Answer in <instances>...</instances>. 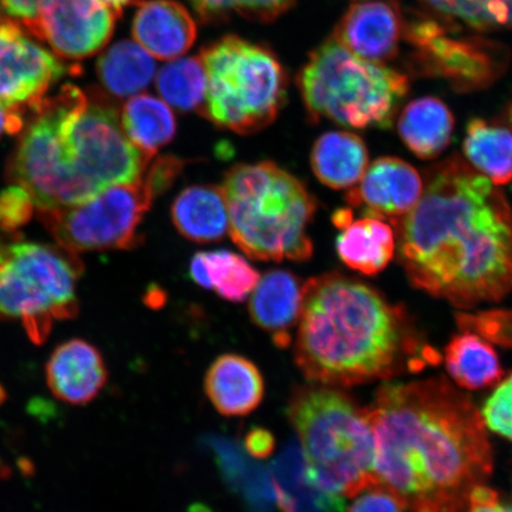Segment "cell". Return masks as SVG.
Returning <instances> with one entry per match:
<instances>
[{"instance_id":"5b68a950","label":"cell","mask_w":512,"mask_h":512,"mask_svg":"<svg viewBox=\"0 0 512 512\" xmlns=\"http://www.w3.org/2000/svg\"><path fill=\"white\" fill-rule=\"evenodd\" d=\"M229 233L236 246L261 261H307L317 201L290 172L271 162L240 164L223 182Z\"/></svg>"},{"instance_id":"ac0fdd59","label":"cell","mask_w":512,"mask_h":512,"mask_svg":"<svg viewBox=\"0 0 512 512\" xmlns=\"http://www.w3.org/2000/svg\"><path fill=\"white\" fill-rule=\"evenodd\" d=\"M204 392L219 414L242 418L261 405L265 380L258 366L247 357L224 354L211 363L204 377Z\"/></svg>"},{"instance_id":"7a4b0ae2","label":"cell","mask_w":512,"mask_h":512,"mask_svg":"<svg viewBox=\"0 0 512 512\" xmlns=\"http://www.w3.org/2000/svg\"><path fill=\"white\" fill-rule=\"evenodd\" d=\"M409 283L459 309L512 290V210L507 197L460 156L428 170L420 201L395 221Z\"/></svg>"},{"instance_id":"484cf974","label":"cell","mask_w":512,"mask_h":512,"mask_svg":"<svg viewBox=\"0 0 512 512\" xmlns=\"http://www.w3.org/2000/svg\"><path fill=\"white\" fill-rule=\"evenodd\" d=\"M445 363L453 381L467 390L494 387L504 375L496 350L471 331L452 337L445 349Z\"/></svg>"},{"instance_id":"9a60e30c","label":"cell","mask_w":512,"mask_h":512,"mask_svg":"<svg viewBox=\"0 0 512 512\" xmlns=\"http://www.w3.org/2000/svg\"><path fill=\"white\" fill-rule=\"evenodd\" d=\"M405 32L398 0H351L334 37L361 59L382 64L398 55Z\"/></svg>"},{"instance_id":"d590c367","label":"cell","mask_w":512,"mask_h":512,"mask_svg":"<svg viewBox=\"0 0 512 512\" xmlns=\"http://www.w3.org/2000/svg\"><path fill=\"white\" fill-rule=\"evenodd\" d=\"M42 0H0V19L18 25L37 40Z\"/></svg>"},{"instance_id":"5bb4252c","label":"cell","mask_w":512,"mask_h":512,"mask_svg":"<svg viewBox=\"0 0 512 512\" xmlns=\"http://www.w3.org/2000/svg\"><path fill=\"white\" fill-rule=\"evenodd\" d=\"M424 192V182L411 164L395 157L376 159L368 166L360 184L345 195L351 208L364 216L388 220L402 219L414 209Z\"/></svg>"},{"instance_id":"8d00e7d4","label":"cell","mask_w":512,"mask_h":512,"mask_svg":"<svg viewBox=\"0 0 512 512\" xmlns=\"http://www.w3.org/2000/svg\"><path fill=\"white\" fill-rule=\"evenodd\" d=\"M296 0H232L233 10L251 21L268 23L290 10Z\"/></svg>"},{"instance_id":"7bdbcfd3","label":"cell","mask_w":512,"mask_h":512,"mask_svg":"<svg viewBox=\"0 0 512 512\" xmlns=\"http://www.w3.org/2000/svg\"><path fill=\"white\" fill-rule=\"evenodd\" d=\"M100 2L110 6L113 11L120 15L121 11L127 8V6L142 4L143 0H100Z\"/></svg>"},{"instance_id":"4fadbf2b","label":"cell","mask_w":512,"mask_h":512,"mask_svg":"<svg viewBox=\"0 0 512 512\" xmlns=\"http://www.w3.org/2000/svg\"><path fill=\"white\" fill-rule=\"evenodd\" d=\"M118 16L100 0H42L37 40L62 60L87 59L110 42Z\"/></svg>"},{"instance_id":"74e56055","label":"cell","mask_w":512,"mask_h":512,"mask_svg":"<svg viewBox=\"0 0 512 512\" xmlns=\"http://www.w3.org/2000/svg\"><path fill=\"white\" fill-rule=\"evenodd\" d=\"M466 512H512V502H502L496 491L482 485L472 491Z\"/></svg>"},{"instance_id":"d6a6232c","label":"cell","mask_w":512,"mask_h":512,"mask_svg":"<svg viewBox=\"0 0 512 512\" xmlns=\"http://www.w3.org/2000/svg\"><path fill=\"white\" fill-rule=\"evenodd\" d=\"M36 204L29 191L18 184L0 191V229L14 233L27 224Z\"/></svg>"},{"instance_id":"9c48e42d","label":"cell","mask_w":512,"mask_h":512,"mask_svg":"<svg viewBox=\"0 0 512 512\" xmlns=\"http://www.w3.org/2000/svg\"><path fill=\"white\" fill-rule=\"evenodd\" d=\"M83 265L61 246L0 240V317L21 319L32 342L48 338L53 319L78 315Z\"/></svg>"},{"instance_id":"ba28073f","label":"cell","mask_w":512,"mask_h":512,"mask_svg":"<svg viewBox=\"0 0 512 512\" xmlns=\"http://www.w3.org/2000/svg\"><path fill=\"white\" fill-rule=\"evenodd\" d=\"M200 57L208 81L204 117L239 134L274 123L286 102L288 76L272 50L229 35L204 47Z\"/></svg>"},{"instance_id":"44dd1931","label":"cell","mask_w":512,"mask_h":512,"mask_svg":"<svg viewBox=\"0 0 512 512\" xmlns=\"http://www.w3.org/2000/svg\"><path fill=\"white\" fill-rule=\"evenodd\" d=\"M171 217L178 232L195 242L219 241L229 229L226 197L216 185L184 189L172 203Z\"/></svg>"},{"instance_id":"cb8c5ba5","label":"cell","mask_w":512,"mask_h":512,"mask_svg":"<svg viewBox=\"0 0 512 512\" xmlns=\"http://www.w3.org/2000/svg\"><path fill=\"white\" fill-rule=\"evenodd\" d=\"M272 485L283 512H344L345 497L332 495L306 476L303 453L291 447L275 466Z\"/></svg>"},{"instance_id":"6da1fadb","label":"cell","mask_w":512,"mask_h":512,"mask_svg":"<svg viewBox=\"0 0 512 512\" xmlns=\"http://www.w3.org/2000/svg\"><path fill=\"white\" fill-rule=\"evenodd\" d=\"M377 484L412 512H466L494 472L488 432L471 396L444 376L389 382L366 408Z\"/></svg>"},{"instance_id":"2e32d148","label":"cell","mask_w":512,"mask_h":512,"mask_svg":"<svg viewBox=\"0 0 512 512\" xmlns=\"http://www.w3.org/2000/svg\"><path fill=\"white\" fill-rule=\"evenodd\" d=\"M46 375L55 398L73 406L92 402L108 381L104 356L95 345L80 338L70 339L54 350Z\"/></svg>"},{"instance_id":"60d3db41","label":"cell","mask_w":512,"mask_h":512,"mask_svg":"<svg viewBox=\"0 0 512 512\" xmlns=\"http://www.w3.org/2000/svg\"><path fill=\"white\" fill-rule=\"evenodd\" d=\"M23 115L14 111L8 110L0 105V138L5 133L14 134L22 131L23 128Z\"/></svg>"},{"instance_id":"30bf717a","label":"cell","mask_w":512,"mask_h":512,"mask_svg":"<svg viewBox=\"0 0 512 512\" xmlns=\"http://www.w3.org/2000/svg\"><path fill=\"white\" fill-rule=\"evenodd\" d=\"M158 192L143 175L114 185L74 206L38 209L57 245L73 253L127 249L138 245V228Z\"/></svg>"},{"instance_id":"ab89813d","label":"cell","mask_w":512,"mask_h":512,"mask_svg":"<svg viewBox=\"0 0 512 512\" xmlns=\"http://www.w3.org/2000/svg\"><path fill=\"white\" fill-rule=\"evenodd\" d=\"M245 446L252 457L265 459L275 450V438L266 428L254 427L246 434Z\"/></svg>"},{"instance_id":"7c38bea8","label":"cell","mask_w":512,"mask_h":512,"mask_svg":"<svg viewBox=\"0 0 512 512\" xmlns=\"http://www.w3.org/2000/svg\"><path fill=\"white\" fill-rule=\"evenodd\" d=\"M79 70L18 25L0 19V105L22 115L34 112L55 83Z\"/></svg>"},{"instance_id":"d6986e66","label":"cell","mask_w":512,"mask_h":512,"mask_svg":"<svg viewBox=\"0 0 512 512\" xmlns=\"http://www.w3.org/2000/svg\"><path fill=\"white\" fill-rule=\"evenodd\" d=\"M134 40L159 60H177L196 41L197 27L188 10L174 0L140 4L133 19Z\"/></svg>"},{"instance_id":"52a82bcc","label":"cell","mask_w":512,"mask_h":512,"mask_svg":"<svg viewBox=\"0 0 512 512\" xmlns=\"http://www.w3.org/2000/svg\"><path fill=\"white\" fill-rule=\"evenodd\" d=\"M297 82L311 123L325 119L358 130L392 127L409 91L406 75L361 59L334 36L312 51Z\"/></svg>"},{"instance_id":"603a6c76","label":"cell","mask_w":512,"mask_h":512,"mask_svg":"<svg viewBox=\"0 0 512 512\" xmlns=\"http://www.w3.org/2000/svg\"><path fill=\"white\" fill-rule=\"evenodd\" d=\"M339 259L364 275L379 274L395 256V234L388 223L374 217L352 221L336 241Z\"/></svg>"},{"instance_id":"277c9868","label":"cell","mask_w":512,"mask_h":512,"mask_svg":"<svg viewBox=\"0 0 512 512\" xmlns=\"http://www.w3.org/2000/svg\"><path fill=\"white\" fill-rule=\"evenodd\" d=\"M34 114L8 171L38 209L86 202L114 185L137 182L149 168L153 157L128 139L104 94L66 85Z\"/></svg>"},{"instance_id":"ee69618b","label":"cell","mask_w":512,"mask_h":512,"mask_svg":"<svg viewBox=\"0 0 512 512\" xmlns=\"http://www.w3.org/2000/svg\"><path fill=\"white\" fill-rule=\"evenodd\" d=\"M507 118H508V123H509V126L512 130V102L508 108V114H507Z\"/></svg>"},{"instance_id":"d4e9b609","label":"cell","mask_w":512,"mask_h":512,"mask_svg":"<svg viewBox=\"0 0 512 512\" xmlns=\"http://www.w3.org/2000/svg\"><path fill=\"white\" fill-rule=\"evenodd\" d=\"M191 279L214 290L230 303L245 302L260 280V274L239 254L226 249L197 253L190 262Z\"/></svg>"},{"instance_id":"8fae6325","label":"cell","mask_w":512,"mask_h":512,"mask_svg":"<svg viewBox=\"0 0 512 512\" xmlns=\"http://www.w3.org/2000/svg\"><path fill=\"white\" fill-rule=\"evenodd\" d=\"M422 73L447 80L463 91L491 85L502 74L507 57L501 46L478 37L450 34L431 19L420 18L405 32Z\"/></svg>"},{"instance_id":"83f0119b","label":"cell","mask_w":512,"mask_h":512,"mask_svg":"<svg viewBox=\"0 0 512 512\" xmlns=\"http://www.w3.org/2000/svg\"><path fill=\"white\" fill-rule=\"evenodd\" d=\"M464 153L492 184L512 182V130L501 124L473 118L466 126Z\"/></svg>"},{"instance_id":"7402d4cb","label":"cell","mask_w":512,"mask_h":512,"mask_svg":"<svg viewBox=\"0 0 512 512\" xmlns=\"http://www.w3.org/2000/svg\"><path fill=\"white\" fill-rule=\"evenodd\" d=\"M398 126L400 138L408 150L420 159L430 160L450 146L454 118L444 101L424 96L403 108Z\"/></svg>"},{"instance_id":"4316f807","label":"cell","mask_w":512,"mask_h":512,"mask_svg":"<svg viewBox=\"0 0 512 512\" xmlns=\"http://www.w3.org/2000/svg\"><path fill=\"white\" fill-rule=\"evenodd\" d=\"M96 74L108 93L127 98L149 87L156 62L137 42L120 41L99 57Z\"/></svg>"},{"instance_id":"4dcf8cb0","label":"cell","mask_w":512,"mask_h":512,"mask_svg":"<svg viewBox=\"0 0 512 512\" xmlns=\"http://www.w3.org/2000/svg\"><path fill=\"white\" fill-rule=\"evenodd\" d=\"M427 8L477 30H512V0H420Z\"/></svg>"},{"instance_id":"1f68e13d","label":"cell","mask_w":512,"mask_h":512,"mask_svg":"<svg viewBox=\"0 0 512 512\" xmlns=\"http://www.w3.org/2000/svg\"><path fill=\"white\" fill-rule=\"evenodd\" d=\"M456 319L460 330L471 331L485 341L512 349V310L458 313Z\"/></svg>"},{"instance_id":"f1b7e54d","label":"cell","mask_w":512,"mask_h":512,"mask_svg":"<svg viewBox=\"0 0 512 512\" xmlns=\"http://www.w3.org/2000/svg\"><path fill=\"white\" fill-rule=\"evenodd\" d=\"M120 121L128 139L151 157L170 144L177 132L174 112L165 101L147 94L132 96Z\"/></svg>"},{"instance_id":"8992f818","label":"cell","mask_w":512,"mask_h":512,"mask_svg":"<svg viewBox=\"0 0 512 512\" xmlns=\"http://www.w3.org/2000/svg\"><path fill=\"white\" fill-rule=\"evenodd\" d=\"M286 414L296 431L306 476L329 494L355 498L377 484L375 445L366 408L339 388H294Z\"/></svg>"},{"instance_id":"3957f363","label":"cell","mask_w":512,"mask_h":512,"mask_svg":"<svg viewBox=\"0 0 512 512\" xmlns=\"http://www.w3.org/2000/svg\"><path fill=\"white\" fill-rule=\"evenodd\" d=\"M294 361L309 383L349 388L418 373L441 360L375 288L329 273L303 284Z\"/></svg>"},{"instance_id":"f35d334b","label":"cell","mask_w":512,"mask_h":512,"mask_svg":"<svg viewBox=\"0 0 512 512\" xmlns=\"http://www.w3.org/2000/svg\"><path fill=\"white\" fill-rule=\"evenodd\" d=\"M201 21L215 23L226 21L232 14V0H189Z\"/></svg>"},{"instance_id":"e575fe53","label":"cell","mask_w":512,"mask_h":512,"mask_svg":"<svg viewBox=\"0 0 512 512\" xmlns=\"http://www.w3.org/2000/svg\"><path fill=\"white\" fill-rule=\"evenodd\" d=\"M355 502L344 512H405L406 507L392 491L375 484L355 497Z\"/></svg>"},{"instance_id":"b9f144b4","label":"cell","mask_w":512,"mask_h":512,"mask_svg":"<svg viewBox=\"0 0 512 512\" xmlns=\"http://www.w3.org/2000/svg\"><path fill=\"white\" fill-rule=\"evenodd\" d=\"M352 222V209H338L335 211L334 215H332V223L335 224V227L338 229H343Z\"/></svg>"},{"instance_id":"bcb514c9","label":"cell","mask_w":512,"mask_h":512,"mask_svg":"<svg viewBox=\"0 0 512 512\" xmlns=\"http://www.w3.org/2000/svg\"><path fill=\"white\" fill-rule=\"evenodd\" d=\"M6 400V393H5V389L0 386V405H2V403Z\"/></svg>"},{"instance_id":"f546056e","label":"cell","mask_w":512,"mask_h":512,"mask_svg":"<svg viewBox=\"0 0 512 512\" xmlns=\"http://www.w3.org/2000/svg\"><path fill=\"white\" fill-rule=\"evenodd\" d=\"M207 73L201 57L179 59L159 70L157 91L177 111H202L207 96Z\"/></svg>"},{"instance_id":"ffe728a7","label":"cell","mask_w":512,"mask_h":512,"mask_svg":"<svg viewBox=\"0 0 512 512\" xmlns=\"http://www.w3.org/2000/svg\"><path fill=\"white\" fill-rule=\"evenodd\" d=\"M313 174L334 190L350 189L360 183L369 166L366 144L351 132H328L320 136L311 152Z\"/></svg>"},{"instance_id":"e0dca14e","label":"cell","mask_w":512,"mask_h":512,"mask_svg":"<svg viewBox=\"0 0 512 512\" xmlns=\"http://www.w3.org/2000/svg\"><path fill=\"white\" fill-rule=\"evenodd\" d=\"M303 285L286 270H272L260 277L249 299L253 323L272 336L280 349L290 347L292 331L302 311Z\"/></svg>"},{"instance_id":"836d02e7","label":"cell","mask_w":512,"mask_h":512,"mask_svg":"<svg viewBox=\"0 0 512 512\" xmlns=\"http://www.w3.org/2000/svg\"><path fill=\"white\" fill-rule=\"evenodd\" d=\"M480 414L485 427L512 441V374L485 401Z\"/></svg>"},{"instance_id":"f6af8a7d","label":"cell","mask_w":512,"mask_h":512,"mask_svg":"<svg viewBox=\"0 0 512 512\" xmlns=\"http://www.w3.org/2000/svg\"><path fill=\"white\" fill-rule=\"evenodd\" d=\"M190 512H209V510L201 507V505H197V507L191 508Z\"/></svg>"}]
</instances>
